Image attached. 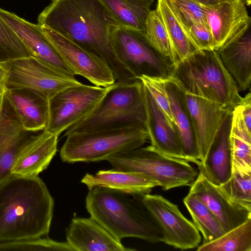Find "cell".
Masks as SVG:
<instances>
[{
  "mask_svg": "<svg viewBox=\"0 0 251 251\" xmlns=\"http://www.w3.org/2000/svg\"><path fill=\"white\" fill-rule=\"evenodd\" d=\"M38 24L60 34L104 61L116 81L137 79L121 61L112 35L119 26L100 0H57L40 14Z\"/></svg>",
  "mask_w": 251,
  "mask_h": 251,
  "instance_id": "6da1fadb",
  "label": "cell"
},
{
  "mask_svg": "<svg viewBox=\"0 0 251 251\" xmlns=\"http://www.w3.org/2000/svg\"><path fill=\"white\" fill-rule=\"evenodd\" d=\"M53 207L38 176L12 175L0 184V243L47 236Z\"/></svg>",
  "mask_w": 251,
  "mask_h": 251,
  "instance_id": "7a4b0ae2",
  "label": "cell"
},
{
  "mask_svg": "<svg viewBox=\"0 0 251 251\" xmlns=\"http://www.w3.org/2000/svg\"><path fill=\"white\" fill-rule=\"evenodd\" d=\"M105 187L89 189L85 200L90 217L119 240L137 238L151 243L161 241V235L138 196Z\"/></svg>",
  "mask_w": 251,
  "mask_h": 251,
  "instance_id": "3957f363",
  "label": "cell"
},
{
  "mask_svg": "<svg viewBox=\"0 0 251 251\" xmlns=\"http://www.w3.org/2000/svg\"><path fill=\"white\" fill-rule=\"evenodd\" d=\"M187 93L233 111L242 98L216 50H199L174 68L171 76Z\"/></svg>",
  "mask_w": 251,
  "mask_h": 251,
  "instance_id": "277c9868",
  "label": "cell"
},
{
  "mask_svg": "<svg viewBox=\"0 0 251 251\" xmlns=\"http://www.w3.org/2000/svg\"><path fill=\"white\" fill-rule=\"evenodd\" d=\"M65 137L60 157L70 163L106 160L115 153L142 147L149 139L146 126L141 124L74 132Z\"/></svg>",
  "mask_w": 251,
  "mask_h": 251,
  "instance_id": "5b68a950",
  "label": "cell"
},
{
  "mask_svg": "<svg viewBox=\"0 0 251 251\" xmlns=\"http://www.w3.org/2000/svg\"><path fill=\"white\" fill-rule=\"evenodd\" d=\"M146 116L143 84L137 79L116 81L107 91L94 110L76 123L63 135L130 124L146 126Z\"/></svg>",
  "mask_w": 251,
  "mask_h": 251,
  "instance_id": "8992f818",
  "label": "cell"
},
{
  "mask_svg": "<svg viewBox=\"0 0 251 251\" xmlns=\"http://www.w3.org/2000/svg\"><path fill=\"white\" fill-rule=\"evenodd\" d=\"M106 160L112 169L143 175L164 190L191 186L199 174L189 161L164 154L151 145L115 153Z\"/></svg>",
  "mask_w": 251,
  "mask_h": 251,
  "instance_id": "52a82bcc",
  "label": "cell"
},
{
  "mask_svg": "<svg viewBox=\"0 0 251 251\" xmlns=\"http://www.w3.org/2000/svg\"><path fill=\"white\" fill-rule=\"evenodd\" d=\"M112 39L118 57L137 79L142 75L171 76L174 66L151 45L145 32L119 25L113 31Z\"/></svg>",
  "mask_w": 251,
  "mask_h": 251,
  "instance_id": "ba28073f",
  "label": "cell"
},
{
  "mask_svg": "<svg viewBox=\"0 0 251 251\" xmlns=\"http://www.w3.org/2000/svg\"><path fill=\"white\" fill-rule=\"evenodd\" d=\"M107 87L81 83L65 88L49 99L45 130L58 137L89 115L105 94Z\"/></svg>",
  "mask_w": 251,
  "mask_h": 251,
  "instance_id": "9c48e42d",
  "label": "cell"
},
{
  "mask_svg": "<svg viewBox=\"0 0 251 251\" xmlns=\"http://www.w3.org/2000/svg\"><path fill=\"white\" fill-rule=\"evenodd\" d=\"M161 235V241L181 250L198 247L200 231L193 222L181 213L177 205L159 195L138 196Z\"/></svg>",
  "mask_w": 251,
  "mask_h": 251,
  "instance_id": "30bf717a",
  "label": "cell"
},
{
  "mask_svg": "<svg viewBox=\"0 0 251 251\" xmlns=\"http://www.w3.org/2000/svg\"><path fill=\"white\" fill-rule=\"evenodd\" d=\"M6 73V89L27 88L50 99L61 90L81 83L75 76L60 73L32 56L0 63Z\"/></svg>",
  "mask_w": 251,
  "mask_h": 251,
  "instance_id": "8fae6325",
  "label": "cell"
},
{
  "mask_svg": "<svg viewBox=\"0 0 251 251\" xmlns=\"http://www.w3.org/2000/svg\"><path fill=\"white\" fill-rule=\"evenodd\" d=\"M40 26L62 61L74 75H80L94 85L102 87H107L116 81L111 69L102 59L51 29Z\"/></svg>",
  "mask_w": 251,
  "mask_h": 251,
  "instance_id": "7c38bea8",
  "label": "cell"
},
{
  "mask_svg": "<svg viewBox=\"0 0 251 251\" xmlns=\"http://www.w3.org/2000/svg\"><path fill=\"white\" fill-rule=\"evenodd\" d=\"M44 130L24 129L11 105L7 101L4 102L0 121V184L12 175L20 156Z\"/></svg>",
  "mask_w": 251,
  "mask_h": 251,
  "instance_id": "4fadbf2b",
  "label": "cell"
},
{
  "mask_svg": "<svg viewBox=\"0 0 251 251\" xmlns=\"http://www.w3.org/2000/svg\"><path fill=\"white\" fill-rule=\"evenodd\" d=\"M201 6L212 35L215 50L238 39L251 25V18L241 0Z\"/></svg>",
  "mask_w": 251,
  "mask_h": 251,
  "instance_id": "5bb4252c",
  "label": "cell"
},
{
  "mask_svg": "<svg viewBox=\"0 0 251 251\" xmlns=\"http://www.w3.org/2000/svg\"><path fill=\"white\" fill-rule=\"evenodd\" d=\"M184 98L197 143L199 160L202 162L226 117L232 111L185 92Z\"/></svg>",
  "mask_w": 251,
  "mask_h": 251,
  "instance_id": "9a60e30c",
  "label": "cell"
},
{
  "mask_svg": "<svg viewBox=\"0 0 251 251\" xmlns=\"http://www.w3.org/2000/svg\"><path fill=\"white\" fill-rule=\"evenodd\" d=\"M189 193L197 196L205 204L225 232L251 218V210L232 201L220 185L211 183L200 172L191 185Z\"/></svg>",
  "mask_w": 251,
  "mask_h": 251,
  "instance_id": "2e32d148",
  "label": "cell"
},
{
  "mask_svg": "<svg viewBox=\"0 0 251 251\" xmlns=\"http://www.w3.org/2000/svg\"><path fill=\"white\" fill-rule=\"evenodd\" d=\"M0 15L20 38L32 56L60 73L75 76L62 61L40 25L0 8Z\"/></svg>",
  "mask_w": 251,
  "mask_h": 251,
  "instance_id": "e0dca14e",
  "label": "cell"
},
{
  "mask_svg": "<svg viewBox=\"0 0 251 251\" xmlns=\"http://www.w3.org/2000/svg\"><path fill=\"white\" fill-rule=\"evenodd\" d=\"M67 242L74 251H132L91 218L75 217L66 229Z\"/></svg>",
  "mask_w": 251,
  "mask_h": 251,
  "instance_id": "ac0fdd59",
  "label": "cell"
},
{
  "mask_svg": "<svg viewBox=\"0 0 251 251\" xmlns=\"http://www.w3.org/2000/svg\"><path fill=\"white\" fill-rule=\"evenodd\" d=\"M143 97L151 146L164 154L184 159L177 128L170 123L144 84Z\"/></svg>",
  "mask_w": 251,
  "mask_h": 251,
  "instance_id": "d6986e66",
  "label": "cell"
},
{
  "mask_svg": "<svg viewBox=\"0 0 251 251\" xmlns=\"http://www.w3.org/2000/svg\"><path fill=\"white\" fill-rule=\"evenodd\" d=\"M232 113L226 117L204 159L198 167L200 172L216 185L225 183L232 174L229 146Z\"/></svg>",
  "mask_w": 251,
  "mask_h": 251,
  "instance_id": "ffe728a7",
  "label": "cell"
},
{
  "mask_svg": "<svg viewBox=\"0 0 251 251\" xmlns=\"http://www.w3.org/2000/svg\"><path fill=\"white\" fill-rule=\"evenodd\" d=\"M4 95L24 129H45L49 118V100L44 95L27 88L6 89Z\"/></svg>",
  "mask_w": 251,
  "mask_h": 251,
  "instance_id": "44dd1931",
  "label": "cell"
},
{
  "mask_svg": "<svg viewBox=\"0 0 251 251\" xmlns=\"http://www.w3.org/2000/svg\"><path fill=\"white\" fill-rule=\"evenodd\" d=\"M165 86L172 113L181 141L184 159L199 167L201 162L199 160L197 143L185 101V92L171 77L165 79Z\"/></svg>",
  "mask_w": 251,
  "mask_h": 251,
  "instance_id": "7402d4cb",
  "label": "cell"
},
{
  "mask_svg": "<svg viewBox=\"0 0 251 251\" xmlns=\"http://www.w3.org/2000/svg\"><path fill=\"white\" fill-rule=\"evenodd\" d=\"M88 189L100 186L132 196L149 193L158 184L148 177L136 173L112 169L100 170L95 174H86L81 180Z\"/></svg>",
  "mask_w": 251,
  "mask_h": 251,
  "instance_id": "603a6c76",
  "label": "cell"
},
{
  "mask_svg": "<svg viewBox=\"0 0 251 251\" xmlns=\"http://www.w3.org/2000/svg\"><path fill=\"white\" fill-rule=\"evenodd\" d=\"M216 50L239 90L249 89L251 83V26L238 39Z\"/></svg>",
  "mask_w": 251,
  "mask_h": 251,
  "instance_id": "cb8c5ba5",
  "label": "cell"
},
{
  "mask_svg": "<svg viewBox=\"0 0 251 251\" xmlns=\"http://www.w3.org/2000/svg\"><path fill=\"white\" fill-rule=\"evenodd\" d=\"M58 136L44 130L39 139L20 156L12 175L33 177L46 170L57 151Z\"/></svg>",
  "mask_w": 251,
  "mask_h": 251,
  "instance_id": "d4e9b609",
  "label": "cell"
},
{
  "mask_svg": "<svg viewBox=\"0 0 251 251\" xmlns=\"http://www.w3.org/2000/svg\"><path fill=\"white\" fill-rule=\"evenodd\" d=\"M229 146L232 173H251V131L236 107L232 113Z\"/></svg>",
  "mask_w": 251,
  "mask_h": 251,
  "instance_id": "484cf974",
  "label": "cell"
},
{
  "mask_svg": "<svg viewBox=\"0 0 251 251\" xmlns=\"http://www.w3.org/2000/svg\"><path fill=\"white\" fill-rule=\"evenodd\" d=\"M120 26L146 31L154 0H100Z\"/></svg>",
  "mask_w": 251,
  "mask_h": 251,
  "instance_id": "4316f807",
  "label": "cell"
},
{
  "mask_svg": "<svg viewBox=\"0 0 251 251\" xmlns=\"http://www.w3.org/2000/svg\"><path fill=\"white\" fill-rule=\"evenodd\" d=\"M155 10L166 30L176 65L199 50L191 41L164 0H157Z\"/></svg>",
  "mask_w": 251,
  "mask_h": 251,
  "instance_id": "83f0119b",
  "label": "cell"
},
{
  "mask_svg": "<svg viewBox=\"0 0 251 251\" xmlns=\"http://www.w3.org/2000/svg\"><path fill=\"white\" fill-rule=\"evenodd\" d=\"M183 202L193 223L203 236L202 244L214 241L225 233L215 216L198 197L189 193Z\"/></svg>",
  "mask_w": 251,
  "mask_h": 251,
  "instance_id": "f1b7e54d",
  "label": "cell"
},
{
  "mask_svg": "<svg viewBox=\"0 0 251 251\" xmlns=\"http://www.w3.org/2000/svg\"><path fill=\"white\" fill-rule=\"evenodd\" d=\"M197 251H251V218L210 242L201 244Z\"/></svg>",
  "mask_w": 251,
  "mask_h": 251,
  "instance_id": "f546056e",
  "label": "cell"
},
{
  "mask_svg": "<svg viewBox=\"0 0 251 251\" xmlns=\"http://www.w3.org/2000/svg\"><path fill=\"white\" fill-rule=\"evenodd\" d=\"M145 33L151 45L167 58L174 67L176 66V62L172 50L166 30L155 9L151 10L148 15Z\"/></svg>",
  "mask_w": 251,
  "mask_h": 251,
  "instance_id": "4dcf8cb0",
  "label": "cell"
},
{
  "mask_svg": "<svg viewBox=\"0 0 251 251\" xmlns=\"http://www.w3.org/2000/svg\"><path fill=\"white\" fill-rule=\"evenodd\" d=\"M30 56L29 50L0 15V63Z\"/></svg>",
  "mask_w": 251,
  "mask_h": 251,
  "instance_id": "1f68e13d",
  "label": "cell"
},
{
  "mask_svg": "<svg viewBox=\"0 0 251 251\" xmlns=\"http://www.w3.org/2000/svg\"><path fill=\"white\" fill-rule=\"evenodd\" d=\"M74 251L66 242H60L43 236L0 243V251Z\"/></svg>",
  "mask_w": 251,
  "mask_h": 251,
  "instance_id": "d6a6232c",
  "label": "cell"
},
{
  "mask_svg": "<svg viewBox=\"0 0 251 251\" xmlns=\"http://www.w3.org/2000/svg\"><path fill=\"white\" fill-rule=\"evenodd\" d=\"M183 28L192 23L208 26L201 6L194 0H164Z\"/></svg>",
  "mask_w": 251,
  "mask_h": 251,
  "instance_id": "836d02e7",
  "label": "cell"
},
{
  "mask_svg": "<svg viewBox=\"0 0 251 251\" xmlns=\"http://www.w3.org/2000/svg\"><path fill=\"white\" fill-rule=\"evenodd\" d=\"M220 186L232 201L251 210V173H233L230 178Z\"/></svg>",
  "mask_w": 251,
  "mask_h": 251,
  "instance_id": "e575fe53",
  "label": "cell"
},
{
  "mask_svg": "<svg viewBox=\"0 0 251 251\" xmlns=\"http://www.w3.org/2000/svg\"><path fill=\"white\" fill-rule=\"evenodd\" d=\"M138 79L141 80L147 88L170 123L176 126L172 113L169 97L166 89V78L142 75Z\"/></svg>",
  "mask_w": 251,
  "mask_h": 251,
  "instance_id": "d590c367",
  "label": "cell"
},
{
  "mask_svg": "<svg viewBox=\"0 0 251 251\" xmlns=\"http://www.w3.org/2000/svg\"><path fill=\"white\" fill-rule=\"evenodd\" d=\"M183 29L198 50H215L212 35L209 27L193 23Z\"/></svg>",
  "mask_w": 251,
  "mask_h": 251,
  "instance_id": "8d00e7d4",
  "label": "cell"
},
{
  "mask_svg": "<svg viewBox=\"0 0 251 251\" xmlns=\"http://www.w3.org/2000/svg\"><path fill=\"white\" fill-rule=\"evenodd\" d=\"M244 121L248 129L251 131V95L249 92L242 98L236 106Z\"/></svg>",
  "mask_w": 251,
  "mask_h": 251,
  "instance_id": "74e56055",
  "label": "cell"
},
{
  "mask_svg": "<svg viewBox=\"0 0 251 251\" xmlns=\"http://www.w3.org/2000/svg\"><path fill=\"white\" fill-rule=\"evenodd\" d=\"M201 5L213 6L224 2H229L233 0H194Z\"/></svg>",
  "mask_w": 251,
  "mask_h": 251,
  "instance_id": "f35d334b",
  "label": "cell"
},
{
  "mask_svg": "<svg viewBox=\"0 0 251 251\" xmlns=\"http://www.w3.org/2000/svg\"><path fill=\"white\" fill-rule=\"evenodd\" d=\"M6 73L0 65V94L4 93L6 90Z\"/></svg>",
  "mask_w": 251,
  "mask_h": 251,
  "instance_id": "ab89813d",
  "label": "cell"
},
{
  "mask_svg": "<svg viewBox=\"0 0 251 251\" xmlns=\"http://www.w3.org/2000/svg\"><path fill=\"white\" fill-rule=\"evenodd\" d=\"M4 93L2 94H0V121L1 120L3 111V107L4 100Z\"/></svg>",
  "mask_w": 251,
  "mask_h": 251,
  "instance_id": "60d3db41",
  "label": "cell"
},
{
  "mask_svg": "<svg viewBox=\"0 0 251 251\" xmlns=\"http://www.w3.org/2000/svg\"><path fill=\"white\" fill-rule=\"evenodd\" d=\"M245 4L247 5L248 6H250L251 4V0H241Z\"/></svg>",
  "mask_w": 251,
  "mask_h": 251,
  "instance_id": "b9f144b4",
  "label": "cell"
},
{
  "mask_svg": "<svg viewBox=\"0 0 251 251\" xmlns=\"http://www.w3.org/2000/svg\"><path fill=\"white\" fill-rule=\"evenodd\" d=\"M52 1H56L57 0H51Z\"/></svg>",
  "mask_w": 251,
  "mask_h": 251,
  "instance_id": "7bdbcfd3",
  "label": "cell"
}]
</instances>
